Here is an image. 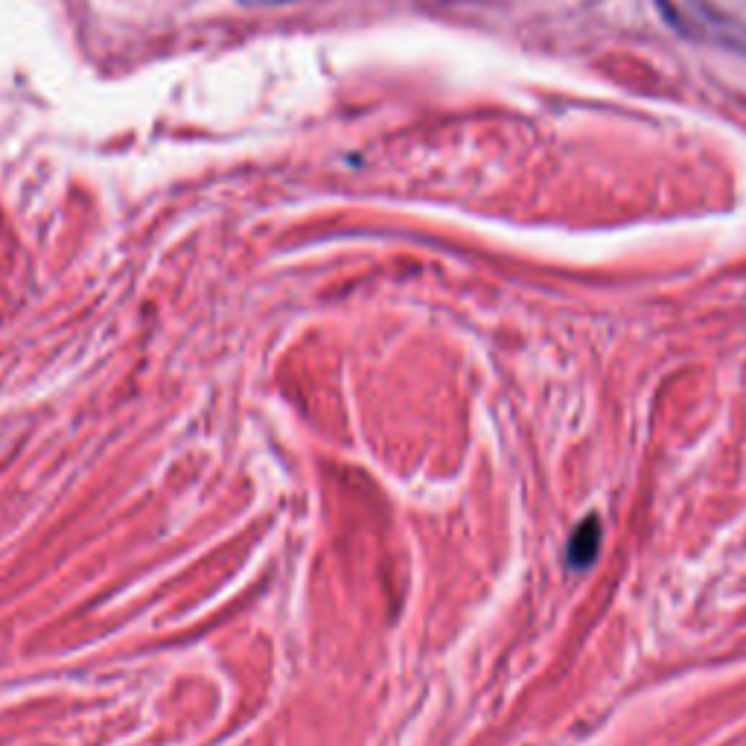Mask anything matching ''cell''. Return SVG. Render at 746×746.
<instances>
[{
    "label": "cell",
    "instance_id": "6da1fadb",
    "mask_svg": "<svg viewBox=\"0 0 746 746\" xmlns=\"http://www.w3.org/2000/svg\"><path fill=\"white\" fill-rule=\"evenodd\" d=\"M598 545H601V525L598 516H589L577 525L575 537L569 543V566L583 572L592 566V560L598 557Z\"/></svg>",
    "mask_w": 746,
    "mask_h": 746
}]
</instances>
